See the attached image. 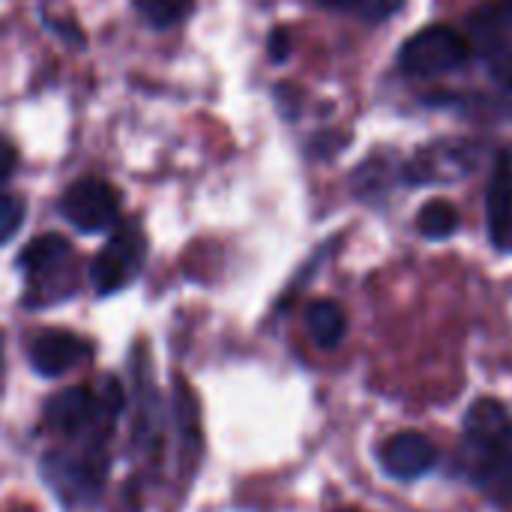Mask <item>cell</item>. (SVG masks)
Returning a JSON list of instances; mask_svg holds the SVG:
<instances>
[{"mask_svg":"<svg viewBox=\"0 0 512 512\" xmlns=\"http://www.w3.org/2000/svg\"><path fill=\"white\" fill-rule=\"evenodd\" d=\"M417 228L426 240H450L459 231V210L444 198H432L420 207Z\"/></svg>","mask_w":512,"mask_h":512,"instance_id":"14","label":"cell"},{"mask_svg":"<svg viewBox=\"0 0 512 512\" xmlns=\"http://www.w3.org/2000/svg\"><path fill=\"white\" fill-rule=\"evenodd\" d=\"M141 21L153 30H168L186 21L195 9V0H135L132 3Z\"/></svg>","mask_w":512,"mask_h":512,"instance_id":"15","label":"cell"},{"mask_svg":"<svg viewBox=\"0 0 512 512\" xmlns=\"http://www.w3.org/2000/svg\"><path fill=\"white\" fill-rule=\"evenodd\" d=\"M15 171H18V147L12 144V138L0 135V189H6Z\"/></svg>","mask_w":512,"mask_h":512,"instance_id":"19","label":"cell"},{"mask_svg":"<svg viewBox=\"0 0 512 512\" xmlns=\"http://www.w3.org/2000/svg\"><path fill=\"white\" fill-rule=\"evenodd\" d=\"M144 258H147V240L141 234V228L123 225L114 228V234L105 240V246L96 252L93 264H90V285L99 297H111L123 288H129L138 273L144 270Z\"/></svg>","mask_w":512,"mask_h":512,"instance_id":"4","label":"cell"},{"mask_svg":"<svg viewBox=\"0 0 512 512\" xmlns=\"http://www.w3.org/2000/svg\"><path fill=\"white\" fill-rule=\"evenodd\" d=\"M465 471L495 504H512V435L504 441H465Z\"/></svg>","mask_w":512,"mask_h":512,"instance_id":"8","label":"cell"},{"mask_svg":"<svg viewBox=\"0 0 512 512\" xmlns=\"http://www.w3.org/2000/svg\"><path fill=\"white\" fill-rule=\"evenodd\" d=\"M45 480L63 501H84L99 495L105 480V456L96 444H78V450L51 453L45 459Z\"/></svg>","mask_w":512,"mask_h":512,"instance_id":"7","label":"cell"},{"mask_svg":"<svg viewBox=\"0 0 512 512\" xmlns=\"http://www.w3.org/2000/svg\"><path fill=\"white\" fill-rule=\"evenodd\" d=\"M486 63H489V72L495 75V81L512 93V39L510 42H504L501 48H495V51H489L486 54Z\"/></svg>","mask_w":512,"mask_h":512,"instance_id":"18","label":"cell"},{"mask_svg":"<svg viewBox=\"0 0 512 512\" xmlns=\"http://www.w3.org/2000/svg\"><path fill=\"white\" fill-rule=\"evenodd\" d=\"M318 3L327 9L354 15L366 24H381V21L393 18L396 12L405 9V0H318Z\"/></svg>","mask_w":512,"mask_h":512,"instance_id":"16","label":"cell"},{"mask_svg":"<svg viewBox=\"0 0 512 512\" xmlns=\"http://www.w3.org/2000/svg\"><path fill=\"white\" fill-rule=\"evenodd\" d=\"M483 156L477 141H435L405 162L402 180L408 186H450L471 177Z\"/></svg>","mask_w":512,"mask_h":512,"instance_id":"5","label":"cell"},{"mask_svg":"<svg viewBox=\"0 0 512 512\" xmlns=\"http://www.w3.org/2000/svg\"><path fill=\"white\" fill-rule=\"evenodd\" d=\"M42 21H45V30L57 33L63 42H75L78 48L84 45V33L78 30L75 21H60V18H54V15H45V12H42Z\"/></svg>","mask_w":512,"mask_h":512,"instance_id":"20","label":"cell"},{"mask_svg":"<svg viewBox=\"0 0 512 512\" xmlns=\"http://www.w3.org/2000/svg\"><path fill=\"white\" fill-rule=\"evenodd\" d=\"M306 330H309L312 342L321 351H333V348L342 345V339L348 333V318H345V312H342L339 303H333V300H315L306 309Z\"/></svg>","mask_w":512,"mask_h":512,"instance_id":"13","label":"cell"},{"mask_svg":"<svg viewBox=\"0 0 512 512\" xmlns=\"http://www.w3.org/2000/svg\"><path fill=\"white\" fill-rule=\"evenodd\" d=\"M57 210L78 234H105L120 222V195L102 177H81L63 189Z\"/></svg>","mask_w":512,"mask_h":512,"instance_id":"6","label":"cell"},{"mask_svg":"<svg viewBox=\"0 0 512 512\" xmlns=\"http://www.w3.org/2000/svg\"><path fill=\"white\" fill-rule=\"evenodd\" d=\"M93 345L69 330H45L30 342V366L42 378H60L84 363H90Z\"/></svg>","mask_w":512,"mask_h":512,"instance_id":"9","label":"cell"},{"mask_svg":"<svg viewBox=\"0 0 512 512\" xmlns=\"http://www.w3.org/2000/svg\"><path fill=\"white\" fill-rule=\"evenodd\" d=\"M0 363H3V342H0Z\"/></svg>","mask_w":512,"mask_h":512,"instance_id":"22","label":"cell"},{"mask_svg":"<svg viewBox=\"0 0 512 512\" xmlns=\"http://www.w3.org/2000/svg\"><path fill=\"white\" fill-rule=\"evenodd\" d=\"M339 512H357V510H339Z\"/></svg>","mask_w":512,"mask_h":512,"instance_id":"23","label":"cell"},{"mask_svg":"<svg viewBox=\"0 0 512 512\" xmlns=\"http://www.w3.org/2000/svg\"><path fill=\"white\" fill-rule=\"evenodd\" d=\"M267 54H270L273 63H285L291 57V33L285 27L270 30V36H267Z\"/></svg>","mask_w":512,"mask_h":512,"instance_id":"21","label":"cell"},{"mask_svg":"<svg viewBox=\"0 0 512 512\" xmlns=\"http://www.w3.org/2000/svg\"><path fill=\"white\" fill-rule=\"evenodd\" d=\"M120 411V390L108 378L102 387H72L57 393L45 405V426L63 435L72 444H96L102 447L105 435L114 426Z\"/></svg>","mask_w":512,"mask_h":512,"instance_id":"1","label":"cell"},{"mask_svg":"<svg viewBox=\"0 0 512 512\" xmlns=\"http://www.w3.org/2000/svg\"><path fill=\"white\" fill-rule=\"evenodd\" d=\"M24 213H27V204H24L18 195L0 189V246L9 243V240L21 231Z\"/></svg>","mask_w":512,"mask_h":512,"instance_id":"17","label":"cell"},{"mask_svg":"<svg viewBox=\"0 0 512 512\" xmlns=\"http://www.w3.org/2000/svg\"><path fill=\"white\" fill-rule=\"evenodd\" d=\"M486 228H489V243L512 255V153L504 150L495 159L489 195H486Z\"/></svg>","mask_w":512,"mask_h":512,"instance_id":"11","label":"cell"},{"mask_svg":"<svg viewBox=\"0 0 512 512\" xmlns=\"http://www.w3.org/2000/svg\"><path fill=\"white\" fill-rule=\"evenodd\" d=\"M471 42L465 33L447 24H429L426 30L405 39L399 51V69L408 78H441L462 69L471 60Z\"/></svg>","mask_w":512,"mask_h":512,"instance_id":"3","label":"cell"},{"mask_svg":"<svg viewBox=\"0 0 512 512\" xmlns=\"http://www.w3.org/2000/svg\"><path fill=\"white\" fill-rule=\"evenodd\" d=\"M512 39V0H492L468 15V42L483 57Z\"/></svg>","mask_w":512,"mask_h":512,"instance_id":"12","label":"cell"},{"mask_svg":"<svg viewBox=\"0 0 512 512\" xmlns=\"http://www.w3.org/2000/svg\"><path fill=\"white\" fill-rule=\"evenodd\" d=\"M18 267L24 273V303L30 309L54 306L69 300L78 291V270H75V249L60 234H39L33 237L21 255Z\"/></svg>","mask_w":512,"mask_h":512,"instance_id":"2","label":"cell"},{"mask_svg":"<svg viewBox=\"0 0 512 512\" xmlns=\"http://www.w3.org/2000/svg\"><path fill=\"white\" fill-rule=\"evenodd\" d=\"M378 459L390 477L408 483V480H420V477L435 471L438 450L420 432H399V435L384 441V447L378 450Z\"/></svg>","mask_w":512,"mask_h":512,"instance_id":"10","label":"cell"}]
</instances>
